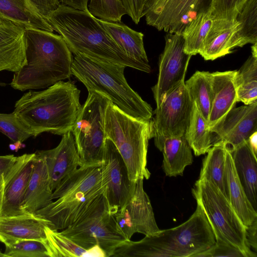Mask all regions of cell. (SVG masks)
Listing matches in <instances>:
<instances>
[{"label":"cell","mask_w":257,"mask_h":257,"mask_svg":"<svg viewBox=\"0 0 257 257\" xmlns=\"http://www.w3.org/2000/svg\"><path fill=\"white\" fill-rule=\"evenodd\" d=\"M0 257H8L4 253L0 251Z\"/></svg>","instance_id":"48"},{"label":"cell","mask_w":257,"mask_h":257,"mask_svg":"<svg viewBox=\"0 0 257 257\" xmlns=\"http://www.w3.org/2000/svg\"><path fill=\"white\" fill-rule=\"evenodd\" d=\"M143 179L136 181L124 204L114 214L120 230L127 240L134 234L156 233L159 228L149 197L144 189Z\"/></svg>","instance_id":"13"},{"label":"cell","mask_w":257,"mask_h":257,"mask_svg":"<svg viewBox=\"0 0 257 257\" xmlns=\"http://www.w3.org/2000/svg\"><path fill=\"white\" fill-rule=\"evenodd\" d=\"M25 29L0 15V72L18 71L26 62Z\"/></svg>","instance_id":"19"},{"label":"cell","mask_w":257,"mask_h":257,"mask_svg":"<svg viewBox=\"0 0 257 257\" xmlns=\"http://www.w3.org/2000/svg\"><path fill=\"white\" fill-rule=\"evenodd\" d=\"M235 170L245 194L254 209H257V159L247 141L229 150Z\"/></svg>","instance_id":"24"},{"label":"cell","mask_w":257,"mask_h":257,"mask_svg":"<svg viewBox=\"0 0 257 257\" xmlns=\"http://www.w3.org/2000/svg\"><path fill=\"white\" fill-rule=\"evenodd\" d=\"M7 84L4 82H0V86H6Z\"/></svg>","instance_id":"49"},{"label":"cell","mask_w":257,"mask_h":257,"mask_svg":"<svg viewBox=\"0 0 257 257\" xmlns=\"http://www.w3.org/2000/svg\"><path fill=\"white\" fill-rule=\"evenodd\" d=\"M257 43L251 46V55L236 70L235 82L237 101L245 105L257 102Z\"/></svg>","instance_id":"30"},{"label":"cell","mask_w":257,"mask_h":257,"mask_svg":"<svg viewBox=\"0 0 257 257\" xmlns=\"http://www.w3.org/2000/svg\"><path fill=\"white\" fill-rule=\"evenodd\" d=\"M225 144L220 142L213 145L203 160L199 179H205L211 182L229 200L225 174Z\"/></svg>","instance_id":"29"},{"label":"cell","mask_w":257,"mask_h":257,"mask_svg":"<svg viewBox=\"0 0 257 257\" xmlns=\"http://www.w3.org/2000/svg\"><path fill=\"white\" fill-rule=\"evenodd\" d=\"M215 144L222 142L230 150L257 132V102L232 108L222 121L211 130Z\"/></svg>","instance_id":"17"},{"label":"cell","mask_w":257,"mask_h":257,"mask_svg":"<svg viewBox=\"0 0 257 257\" xmlns=\"http://www.w3.org/2000/svg\"><path fill=\"white\" fill-rule=\"evenodd\" d=\"M192 108L193 103L183 81L166 94L154 112L150 122L151 135L157 148L165 138L185 135Z\"/></svg>","instance_id":"11"},{"label":"cell","mask_w":257,"mask_h":257,"mask_svg":"<svg viewBox=\"0 0 257 257\" xmlns=\"http://www.w3.org/2000/svg\"><path fill=\"white\" fill-rule=\"evenodd\" d=\"M248 0H210L208 8L214 19L234 20Z\"/></svg>","instance_id":"39"},{"label":"cell","mask_w":257,"mask_h":257,"mask_svg":"<svg viewBox=\"0 0 257 257\" xmlns=\"http://www.w3.org/2000/svg\"><path fill=\"white\" fill-rule=\"evenodd\" d=\"M61 4H63L75 9L85 11L88 10L89 0H58Z\"/></svg>","instance_id":"44"},{"label":"cell","mask_w":257,"mask_h":257,"mask_svg":"<svg viewBox=\"0 0 257 257\" xmlns=\"http://www.w3.org/2000/svg\"><path fill=\"white\" fill-rule=\"evenodd\" d=\"M192 191L210 224L215 240L235 247L246 257H256L246 244V227L218 188L207 180L198 179Z\"/></svg>","instance_id":"8"},{"label":"cell","mask_w":257,"mask_h":257,"mask_svg":"<svg viewBox=\"0 0 257 257\" xmlns=\"http://www.w3.org/2000/svg\"><path fill=\"white\" fill-rule=\"evenodd\" d=\"M45 232L51 257H106L103 250L98 246L86 249L58 230L46 226Z\"/></svg>","instance_id":"33"},{"label":"cell","mask_w":257,"mask_h":257,"mask_svg":"<svg viewBox=\"0 0 257 257\" xmlns=\"http://www.w3.org/2000/svg\"><path fill=\"white\" fill-rule=\"evenodd\" d=\"M39 151L45 157L53 191L62 180L80 166L79 157L72 132L63 135L55 148Z\"/></svg>","instance_id":"18"},{"label":"cell","mask_w":257,"mask_h":257,"mask_svg":"<svg viewBox=\"0 0 257 257\" xmlns=\"http://www.w3.org/2000/svg\"><path fill=\"white\" fill-rule=\"evenodd\" d=\"M80 94L72 82L60 81L43 90H29L13 112L34 138L43 133L63 136L72 131L82 107Z\"/></svg>","instance_id":"2"},{"label":"cell","mask_w":257,"mask_h":257,"mask_svg":"<svg viewBox=\"0 0 257 257\" xmlns=\"http://www.w3.org/2000/svg\"><path fill=\"white\" fill-rule=\"evenodd\" d=\"M214 18L208 7L199 11L184 27L181 34L184 50L191 56L199 54Z\"/></svg>","instance_id":"31"},{"label":"cell","mask_w":257,"mask_h":257,"mask_svg":"<svg viewBox=\"0 0 257 257\" xmlns=\"http://www.w3.org/2000/svg\"><path fill=\"white\" fill-rule=\"evenodd\" d=\"M9 147L11 150L18 151L19 149L24 148L25 145L22 144V142L17 141L14 142V144H10Z\"/></svg>","instance_id":"46"},{"label":"cell","mask_w":257,"mask_h":257,"mask_svg":"<svg viewBox=\"0 0 257 257\" xmlns=\"http://www.w3.org/2000/svg\"><path fill=\"white\" fill-rule=\"evenodd\" d=\"M5 246L8 257H51L46 239H25Z\"/></svg>","instance_id":"36"},{"label":"cell","mask_w":257,"mask_h":257,"mask_svg":"<svg viewBox=\"0 0 257 257\" xmlns=\"http://www.w3.org/2000/svg\"><path fill=\"white\" fill-rule=\"evenodd\" d=\"M202 0H156L144 14L147 24L159 31L181 33L198 14Z\"/></svg>","instance_id":"16"},{"label":"cell","mask_w":257,"mask_h":257,"mask_svg":"<svg viewBox=\"0 0 257 257\" xmlns=\"http://www.w3.org/2000/svg\"><path fill=\"white\" fill-rule=\"evenodd\" d=\"M0 15L25 29L54 31L31 0H0Z\"/></svg>","instance_id":"25"},{"label":"cell","mask_w":257,"mask_h":257,"mask_svg":"<svg viewBox=\"0 0 257 257\" xmlns=\"http://www.w3.org/2000/svg\"><path fill=\"white\" fill-rule=\"evenodd\" d=\"M17 158L13 155L0 156V179L13 166Z\"/></svg>","instance_id":"43"},{"label":"cell","mask_w":257,"mask_h":257,"mask_svg":"<svg viewBox=\"0 0 257 257\" xmlns=\"http://www.w3.org/2000/svg\"><path fill=\"white\" fill-rule=\"evenodd\" d=\"M236 19L240 22V30L235 35L233 49L257 43V0H248Z\"/></svg>","instance_id":"35"},{"label":"cell","mask_w":257,"mask_h":257,"mask_svg":"<svg viewBox=\"0 0 257 257\" xmlns=\"http://www.w3.org/2000/svg\"><path fill=\"white\" fill-rule=\"evenodd\" d=\"M151 121L134 118L109 101L105 112L106 138L114 144L126 166L131 181L148 179L147 167L149 141L152 138Z\"/></svg>","instance_id":"7"},{"label":"cell","mask_w":257,"mask_h":257,"mask_svg":"<svg viewBox=\"0 0 257 257\" xmlns=\"http://www.w3.org/2000/svg\"><path fill=\"white\" fill-rule=\"evenodd\" d=\"M48 221L35 213L0 217V241L8 245L25 239L46 240Z\"/></svg>","instance_id":"20"},{"label":"cell","mask_w":257,"mask_h":257,"mask_svg":"<svg viewBox=\"0 0 257 257\" xmlns=\"http://www.w3.org/2000/svg\"><path fill=\"white\" fill-rule=\"evenodd\" d=\"M240 30L237 19H213L199 54L205 60H214L230 53L235 35Z\"/></svg>","instance_id":"23"},{"label":"cell","mask_w":257,"mask_h":257,"mask_svg":"<svg viewBox=\"0 0 257 257\" xmlns=\"http://www.w3.org/2000/svg\"><path fill=\"white\" fill-rule=\"evenodd\" d=\"M185 85L192 102L208 122L213 96L211 73L197 71Z\"/></svg>","instance_id":"34"},{"label":"cell","mask_w":257,"mask_h":257,"mask_svg":"<svg viewBox=\"0 0 257 257\" xmlns=\"http://www.w3.org/2000/svg\"><path fill=\"white\" fill-rule=\"evenodd\" d=\"M236 70L211 73L212 102L208 120L210 130L233 108L237 101Z\"/></svg>","instance_id":"22"},{"label":"cell","mask_w":257,"mask_h":257,"mask_svg":"<svg viewBox=\"0 0 257 257\" xmlns=\"http://www.w3.org/2000/svg\"><path fill=\"white\" fill-rule=\"evenodd\" d=\"M26 62L11 86L24 91L47 88L69 78L73 57L63 38L53 32L25 29Z\"/></svg>","instance_id":"3"},{"label":"cell","mask_w":257,"mask_h":257,"mask_svg":"<svg viewBox=\"0 0 257 257\" xmlns=\"http://www.w3.org/2000/svg\"><path fill=\"white\" fill-rule=\"evenodd\" d=\"M108 98L88 92L72 130L80 165L101 164L106 135L105 116Z\"/></svg>","instance_id":"10"},{"label":"cell","mask_w":257,"mask_h":257,"mask_svg":"<svg viewBox=\"0 0 257 257\" xmlns=\"http://www.w3.org/2000/svg\"><path fill=\"white\" fill-rule=\"evenodd\" d=\"M53 190L45 157L35 152L33 167L22 204L25 212L35 213L52 201Z\"/></svg>","instance_id":"21"},{"label":"cell","mask_w":257,"mask_h":257,"mask_svg":"<svg viewBox=\"0 0 257 257\" xmlns=\"http://www.w3.org/2000/svg\"><path fill=\"white\" fill-rule=\"evenodd\" d=\"M124 8L126 14L138 24L144 17L145 0H119Z\"/></svg>","instance_id":"41"},{"label":"cell","mask_w":257,"mask_h":257,"mask_svg":"<svg viewBox=\"0 0 257 257\" xmlns=\"http://www.w3.org/2000/svg\"><path fill=\"white\" fill-rule=\"evenodd\" d=\"M126 67L76 55L71 74L84 85L88 92H97L126 114L150 121L153 114L152 108L127 83L124 75Z\"/></svg>","instance_id":"5"},{"label":"cell","mask_w":257,"mask_h":257,"mask_svg":"<svg viewBox=\"0 0 257 257\" xmlns=\"http://www.w3.org/2000/svg\"><path fill=\"white\" fill-rule=\"evenodd\" d=\"M98 21L106 32L130 58L151 67L144 45V34L136 31L122 22Z\"/></svg>","instance_id":"26"},{"label":"cell","mask_w":257,"mask_h":257,"mask_svg":"<svg viewBox=\"0 0 257 257\" xmlns=\"http://www.w3.org/2000/svg\"><path fill=\"white\" fill-rule=\"evenodd\" d=\"M257 219L246 228V242L247 245L250 248L252 247L256 251V229Z\"/></svg>","instance_id":"42"},{"label":"cell","mask_w":257,"mask_h":257,"mask_svg":"<svg viewBox=\"0 0 257 257\" xmlns=\"http://www.w3.org/2000/svg\"><path fill=\"white\" fill-rule=\"evenodd\" d=\"M185 136L195 156L203 155L215 144L214 134L207 121L193 103L192 114Z\"/></svg>","instance_id":"32"},{"label":"cell","mask_w":257,"mask_h":257,"mask_svg":"<svg viewBox=\"0 0 257 257\" xmlns=\"http://www.w3.org/2000/svg\"><path fill=\"white\" fill-rule=\"evenodd\" d=\"M104 195L113 215L126 201L135 182L129 179L125 164L113 142L106 138L101 163Z\"/></svg>","instance_id":"14"},{"label":"cell","mask_w":257,"mask_h":257,"mask_svg":"<svg viewBox=\"0 0 257 257\" xmlns=\"http://www.w3.org/2000/svg\"><path fill=\"white\" fill-rule=\"evenodd\" d=\"M225 174L229 202L246 228L257 219V212L245 194L236 173L230 152L226 148Z\"/></svg>","instance_id":"28"},{"label":"cell","mask_w":257,"mask_h":257,"mask_svg":"<svg viewBox=\"0 0 257 257\" xmlns=\"http://www.w3.org/2000/svg\"><path fill=\"white\" fill-rule=\"evenodd\" d=\"M246 257L239 249L226 242L215 240V244L207 250L198 253L195 257Z\"/></svg>","instance_id":"40"},{"label":"cell","mask_w":257,"mask_h":257,"mask_svg":"<svg viewBox=\"0 0 257 257\" xmlns=\"http://www.w3.org/2000/svg\"><path fill=\"white\" fill-rule=\"evenodd\" d=\"M165 39V48L159 58L158 81L152 88L157 106L171 89L185 81L192 56L184 52L181 33H167Z\"/></svg>","instance_id":"12"},{"label":"cell","mask_w":257,"mask_h":257,"mask_svg":"<svg viewBox=\"0 0 257 257\" xmlns=\"http://www.w3.org/2000/svg\"><path fill=\"white\" fill-rule=\"evenodd\" d=\"M248 145L254 154H257V132L253 133L247 140Z\"/></svg>","instance_id":"45"},{"label":"cell","mask_w":257,"mask_h":257,"mask_svg":"<svg viewBox=\"0 0 257 257\" xmlns=\"http://www.w3.org/2000/svg\"><path fill=\"white\" fill-rule=\"evenodd\" d=\"M35 153L25 154L0 179V217L25 213L22 204L33 167Z\"/></svg>","instance_id":"15"},{"label":"cell","mask_w":257,"mask_h":257,"mask_svg":"<svg viewBox=\"0 0 257 257\" xmlns=\"http://www.w3.org/2000/svg\"><path fill=\"white\" fill-rule=\"evenodd\" d=\"M45 18L75 56L151 72V67L128 57L88 10H79L60 4Z\"/></svg>","instance_id":"1"},{"label":"cell","mask_w":257,"mask_h":257,"mask_svg":"<svg viewBox=\"0 0 257 257\" xmlns=\"http://www.w3.org/2000/svg\"><path fill=\"white\" fill-rule=\"evenodd\" d=\"M158 149L163 153L162 167L167 176H183L185 168L193 163L192 149L185 135L165 138Z\"/></svg>","instance_id":"27"},{"label":"cell","mask_w":257,"mask_h":257,"mask_svg":"<svg viewBox=\"0 0 257 257\" xmlns=\"http://www.w3.org/2000/svg\"><path fill=\"white\" fill-rule=\"evenodd\" d=\"M88 7L92 16L106 22H120L126 14L119 0H90Z\"/></svg>","instance_id":"37"},{"label":"cell","mask_w":257,"mask_h":257,"mask_svg":"<svg viewBox=\"0 0 257 257\" xmlns=\"http://www.w3.org/2000/svg\"><path fill=\"white\" fill-rule=\"evenodd\" d=\"M156 0H145L144 16L146 11L156 1Z\"/></svg>","instance_id":"47"},{"label":"cell","mask_w":257,"mask_h":257,"mask_svg":"<svg viewBox=\"0 0 257 257\" xmlns=\"http://www.w3.org/2000/svg\"><path fill=\"white\" fill-rule=\"evenodd\" d=\"M215 243L210 224L201 207L174 228L160 230L134 241L127 240L111 257H195Z\"/></svg>","instance_id":"4"},{"label":"cell","mask_w":257,"mask_h":257,"mask_svg":"<svg viewBox=\"0 0 257 257\" xmlns=\"http://www.w3.org/2000/svg\"><path fill=\"white\" fill-rule=\"evenodd\" d=\"M104 190L101 164L80 165L53 191L52 201L35 213L49 222L50 228L63 230L72 224Z\"/></svg>","instance_id":"6"},{"label":"cell","mask_w":257,"mask_h":257,"mask_svg":"<svg viewBox=\"0 0 257 257\" xmlns=\"http://www.w3.org/2000/svg\"><path fill=\"white\" fill-rule=\"evenodd\" d=\"M103 192L75 222L60 232L86 249L98 246L106 257H111L115 249L127 239L109 211Z\"/></svg>","instance_id":"9"},{"label":"cell","mask_w":257,"mask_h":257,"mask_svg":"<svg viewBox=\"0 0 257 257\" xmlns=\"http://www.w3.org/2000/svg\"><path fill=\"white\" fill-rule=\"evenodd\" d=\"M0 132L12 141L23 142L32 137L13 112L0 113Z\"/></svg>","instance_id":"38"}]
</instances>
